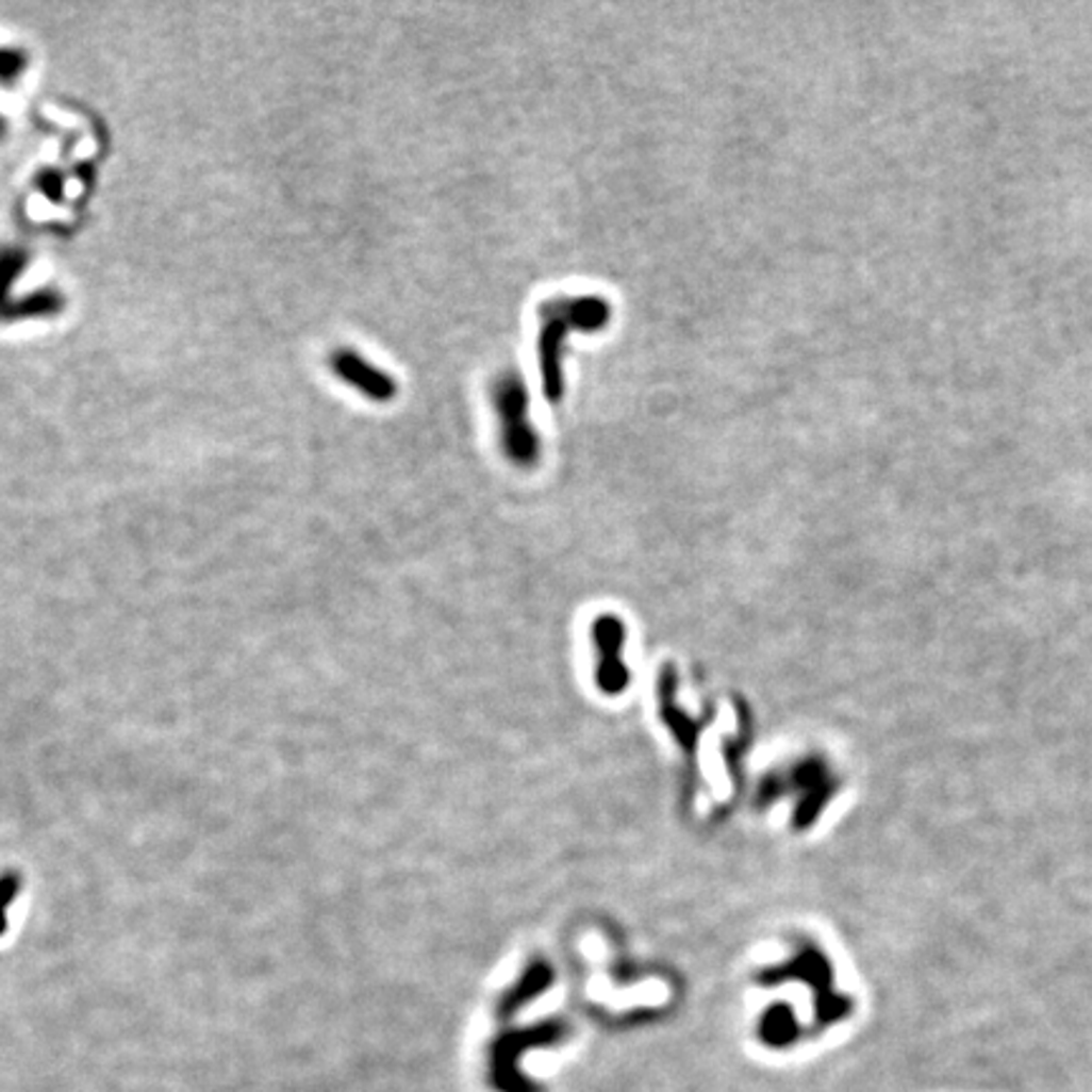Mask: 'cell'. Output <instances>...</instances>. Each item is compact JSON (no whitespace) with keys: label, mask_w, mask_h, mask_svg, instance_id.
<instances>
[{"label":"cell","mask_w":1092,"mask_h":1092,"mask_svg":"<svg viewBox=\"0 0 1092 1092\" xmlns=\"http://www.w3.org/2000/svg\"><path fill=\"white\" fill-rule=\"evenodd\" d=\"M539 369L542 390L549 402L564 395L562 344L572 332H599L612 319L610 301L602 296H555L539 303Z\"/></svg>","instance_id":"1"},{"label":"cell","mask_w":1092,"mask_h":1092,"mask_svg":"<svg viewBox=\"0 0 1092 1092\" xmlns=\"http://www.w3.org/2000/svg\"><path fill=\"white\" fill-rule=\"evenodd\" d=\"M494 404L501 423L503 453L518 468H534L542 443L529 420V390L516 373H506L494 384Z\"/></svg>","instance_id":"2"},{"label":"cell","mask_w":1092,"mask_h":1092,"mask_svg":"<svg viewBox=\"0 0 1092 1092\" xmlns=\"http://www.w3.org/2000/svg\"><path fill=\"white\" fill-rule=\"evenodd\" d=\"M334 369L344 377V380H349L354 387H360L362 393L375 397V400H390V397H395V390H397L395 382L390 380L387 375L377 373L375 367H369L367 362H362L360 357H354L349 352H340L334 357Z\"/></svg>","instance_id":"3"}]
</instances>
